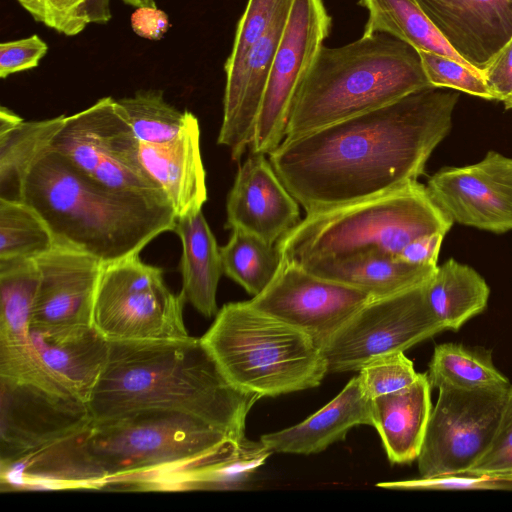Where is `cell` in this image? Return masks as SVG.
I'll return each mask as SVG.
<instances>
[{
    "mask_svg": "<svg viewBox=\"0 0 512 512\" xmlns=\"http://www.w3.org/2000/svg\"><path fill=\"white\" fill-rule=\"evenodd\" d=\"M458 97L441 88L419 90L283 141L268 157L306 214L384 194L418 181L451 129Z\"/></svg>",
    "mask_w": 512,
    "mask_h": 512,
    "instance_id": "cell-1",
    "label": "cell"
},
{
    "mask_svg": "<svg viewBox=\"0 0 512 512\" xmlns=\"http://www.w3.org/2000/svg\"><path fill=\"white\" fill-rule=\"evenodd\" d=\"M76 434L86 489H195L250 443L200 418L165 410L92 420Z\"/></svg>",
    "mask_w": 512,
    "mask_h": 512,
    "instance_id": "cell-2",
    "label": "cell"
},
{
    "mask_svg": "<svg viewBox=\"0 0 512 512\" xmlns=\"http://www.w3.org/2000/svg\"><path fill=\"white\" fill-rule=\"evenodd\" d=\"M259 399L234 386L201 338L189 336L110 341L107 363L87 405L93 420L142 410L180 412L243 442L246 417Z\"/></svg>",
    "mask_w": 512,
    "mask_h": 512,
    "instance_id": "cell-3",
    "label": "cell"
},
{
    "mask_svg": "<svg viewBox=\"0 0 512 512\" xmlns=\"http://www.w3.org/2000/svg\"><path fill=\"white\" fill-rule=\"evenodd\" d=\"M22 201L42 216L55 243L103 264L139 254L176 222L168 200L106 186L52 149L31 169Z\"/></svg>",
    "mask_w": 512,
    "mask_h": 512,
    "instance_id": "cell-4",
    "label": "cell"
},
{
    "mask_svg": "<svg viewBox=\"0 0 512 512\" xmlns=\"http://www.w3.org/2000/svg\"><path fill=\"white\" fill-rule=\"evenodd\" d=\"M413 47L386 33L319 50L300 84L283 141L373 111L431 88Z\"/></svg>",
    "mask_w": 512,
    "mask_h": 512,
    "instance_id": "cell-5",
    "label": "cell"
},
{
    "mask_svg": "<svg viewBox=\"0 0 512 512\" xmlns=\"http://www.w3.org/2000/svg\"><path fill=\"white\" fill-rule=\"evenodd\" d=\"M453 220L418 181L363 200L306 214L277 242L282 262L301 264L372 250L397 258L414 239L447 234Z\"/></svg>",
    "mask_w": 512,
    "mask_h": 512,
    "instance_id": "cell-6",
    "label": "cell"
},
{
    "mask_svg": "<svg viewBox=\"0 0 512 512\" xmlns=\"http://www.w3.org/2000/svg\"><path fill=\"white\" fill-rule=\"evenodd\" d=\"M201 340L234 386L260 398L317 387L328 373L311 337L249 301L223 305Z\"/></svg>",
    "mask_w": 512,
    "mask_h": 512,
    "instance_id": "cell-7",
    "label": "cell"
},
{
    "mask_svg": "<svg viewBox=\"0 0 512 512\" xmlns=\"http://www.w3.org/2000/svg\"><path fill=\"white\" fill-rule=\"evenodd\" d=\"M30 345H0V465L16 462L92 421Z\"/></svg>",
    "mask_w": 512,
    "mask_h": 512,
    "instance_id": "cell-8",
    "label": "cell"
},
{
    "mask_svg": "<svg viewBox=\"0 0 512 512\" xmlns=\"http://www.w3.org/2000/svg\"><path fill=\"white\" fill-rule=\"evenodd\" d=\"M185 303L166 285L163 270L136 254L103 264L92 325L109 341L183 339L190 336Z\"/></svg>",
    "mask_w": 512,
    "mask_h": 512,
    "instance_id": "cell-9",
    "label": "cell"
},
{
    "mask_svg": "<svg viewBox=\"0 0 512 512\" xmlns=\"http://www.w3.org/2000/svg\"><path fill=\"white\" fill-rule=\"evenodd\" d=\"M444 330L426 302L423 285L371 299L321 350L328 373L359 371L374 359L404 352Z\"/></svg>",
    "mask_w": 512,
    "mask_h": 512,
    "instance_id": "cell-10",
    "label": "cell"
},
{
    "mask_svg": "<svg viewBox=\"0 0 512 512\" xmlns=\"http://www.w3.org/2000/svg\"><path fill=\"white\" fill-rule=\"evenodd\" d=\"M51 149L106 186L168 200L144 169L139 141L117 111L112 97L101 98L90 107L66 116Z\"/></svg>",
    "mask_w": 512,
    "mask_h": 512,
    "instance_id": "cell-11",
    "label": "cell"
},
{
    "mask_svg": "<svg viewBox=\"0 0 512 512\" xmlns=\"http://www.w3.org/2000/svg\"><path fill=\"white\" fill-rule=\"evenodd\" d=\"M509 389L438 388L417 458L420 476L469 471L494 436Z\"/></svg>",
    "mask_w": 512,
    "mask_h": 512,
    "instance_id": "cell-12",
    "label": "cell"
},
{
    "mask_svg": "<svg viewBox=\"0 0 512 512\" xmlns=\"http://www.w3.org/2000/svg\"><path fill=\"white\" fill-rule=\"evenodd\" d=\"M331 24L323 0H294L271 66L250 153L270 155L283 142L295 94L328 37Z\"/></svg>",
    "mask_w": 512,
    "mask_h": 512,
    "instance_id": "cell-13",
    "label": "cell"
},
{
    "mask_svg": "<svg viewBox=\"0 0 512 512\" xmlns=\"http://www.w3.org/2000/svg\"><path fill=\"white\" fill-rule=\"evenodd\" d=\"M369 294L281 262L269 285L249 303L311 337L320 348L367 302Z\"/></svg>",
    "mask_w": 512,
    "mask_h": 512,
    "instance_id": "cell-14",
    "label": "cell"
},
{
    "mask_svg": "<svg viewBox=\"0 0 512 512\" xmlns=\"http://www.w3.org/2000/svg\"><path fill=\"white\" fill-rule=\"evenodd\" d=\"M426 188L453 222L493 233L512 230L511 157L489 151L477 163L442 168Z\"/></svg>",
    "mask_w": 512,
    "mask_h": 512,
    "instance_id": "cell-15",
    "label": "cell"
},
{
    "mask_svg": "<svg viewBox=\"0 0 512 512\" xmlns=\"http://www.w3.org/2000/svg\"><path fill=\"white\" fill-rule=\"evenodd\" d=\"M38 286L33 325H91L103 263L77 248L55 243L35 258Z\"/></svg>",
    "mask_w": 512,
    "mask_h": 512,
    "instance_id": "cell-16",
    "label": "cell"
},
{
    "mask_svg": "<svg viewBox=\"0 0 512 512\" xmlns=\"http://www.w3.org/2000/svg\"><path fill=\"white\" fill-rule=\"evenodd\" d=\"M266 154L250 153L238 166L226 200V229H240L277 244L300 221L298 201Z\"/></svg>",
    "mask_w": 512,
    "mask_h": 512,
    "instance_id": "cell-17",
    "label": "cell"
},
{
    "mask_svg": "<svg viewBox=\"0 0 512 512\" xmlns=\"http://www.w3.org/2000/svg\"><path fill=\"white\" fill-rule=\"evenodd\" d=\"M454 51L482 73L512 39V0H415Z\"/></svg>",
    "mask_w": 512,
    "mask_h": 512,
    "instance_id": "cell-18",
    "label": "cell"
},
{
    "mask_svg": "<svg viewBox=\"0 0 512 512\" xmlns=\"http://www.w3.org/2000/svg\"><path fill=\"white\" fill-rule=\"evenodd\" d=\"M30 346L42 366L88 402L108 360L110 341L91 325H30Z\"/></svg>",
    "mask_w": 512,
    "mask_h": 512,
    "instance_id": "cell-19",
    "label": "cell"
},
{
    "mask_svg": "<svg viewBox=\"0 0 512 512\" xmlns=\"http://www.w3.org/2000/svg\"><path fill=\"white\" fill-rule=\"evenodd\" d=\"M200 126L194 115L184 130L163 144L139 142L140 161L160 186L176 217L202 210L207 201Z\"/></svg>",
    "mask_w": 512,
    "mask_h": 512,
    "instance_id": "cell-20",
    "label": "cell"
},
{
    "mask_svg": "<svg viewBox=\"0 0 512 512\" xmlns=\"http://www.w3.org/2000/svg\"><path fill=\"white\" fill-rule=\"evenodd\" d=\"M357 425L373 426L372 399L364 393L358 375L335 398L304 421L264 434L260 442L271 452L309 455L343 440Z\"/></svg>",
    "mask_w": 512,
    "mask_h": 512,
    "instance_id": "cell-21",
    "label": "cell"
},
{
    "mask_svg": "<svg viewBox=\"0 0 512 512\" xmlns=\"http://www.w3.org/2000/svg\"><path fill=\"white\" fill-rule=\"evenodd\" d=\"M311 274L359 289L381 298L425 285L437 265H418L399 260L380 250L338 259H320L297 264Z\"/></svg>",
    "mask_w": 512,
    "mask_h": 512,
    "instance_id": "cell-22",
    "label": "cell"
},
{
    "mask_svg": "<svg viewBox=\"0 0 512 512\" xmlns=\"http://www.w3.org/2000/svg\"><path fill=\"white\" fill-rule=\"evenodd\" d=\"M427 373L410 386L372 399L373 427L391 463H409L420 454L432 411Z\"/></svg>",
    "mask_w": 512,
    "mask_h": 512,
    "instance_id": "cell-23",
    "label": "cell"
},
{
    "mask_svg": "<svg viewBox=\"0 0 512 512\" xmlns=\"http://www.w3.org/2000/svg\"><path fill=\"white\" fill-rule=\"evenodd\" d=\"M173 232L181 242V294L204 317L218 312L217 288L223 273L220 247L202 212L176 217Z\"/></svg>",
    "mask_w": 512,
    "mask_h": 512,
    "instance_id": "cell-24",
    "label": "cell"
},
{
    "mask_svg": "<svg viewBox=\"0 0 512 512\" xmlns=\"http://www.w3.org/2000/svg\"><path fill=\"white\" fill-rule=\"evenodd\" d=\"M426 302L445 330L457 331L487 306L490 288L472 267L449 259L424 285Z\"/></svg>",
    "mask_w": 512,
    "mask_h": 512,
    "instance_id": "cell-25",
    "label": "cell"
},
{
    "mask_svg": "<svg viewBox=\"0 0 512 512\" xmlns=\"http://www.w3.org/2000/svg\"><path fill=\"white\" fill-rule=\"evenodd\" d=\"M65 119V115H60L43 120H23L13 129L0 133V198L22 200L27 176L51 149Z\"/></svg>",
    "mask_w": 512,
    "mask_h": 512,
    "instance_id": "cell-26",
    "label": "cell"
},
{
    "mask_svg": "<svg viewBox=\"0 0 512 512\" xmlns=\"http://www.w3.org/2000/svg\"><path fill=\"white\" fill-rule=\"evenodd\" d=\"M359 5L368 11L363 34L386 33L417 51L445 55L473 69L447 43L415 0H359Z\"/></svg>",
    "mask_w": 512,
    "mask_h": 512,
    "instance_id": "cell-27",
    "label": "cell"
},
{
    "mask_svg": "<svg viewBox=\"0 0 512 512\" xmlns=\"http://www.w3.org/2000/svg\"><path fill=\"white\" fill-rule=\"evenodd\" d=\"M38 286L34 259H0V344H29Z\"/></svg>",
    "mask_w": 512,
    "mask_h": 512,
    "instance_id": "cell-28",
    "label": "cell"
},
{
    "mask_svg": "<svg viewBox=\"0 0 512 512\" xmlns=\"http://www.w3.org/2000/svg\"><path fill=\"white\" fill-rule=\"evenodd\" d=\"M427 377L433 388L475 390L512 386L494 366L490 352L453 343L435 346Z\"/></svg>",
    "mask_w": 512,
    "mask_h": 512,
    "instance_id": "cell-29",
    "label": "cell"
},
{
    "mask_svg": "<svg viewBox=\"0 0 512 512\" xmlns=\"http://www.w3.org/2000/svg\"><path fill=\"white\" fill-rule=\"evenodd\" d=\"M223 273L256 296L273 280L282 257L277 244L240 229H232L228 242L220 247Z\"/></svg>",
    "mask_w": 512,
    "mask_h": 512,
    "instance_id": "cell-30",
    "label": "cell"
},
{
    "mask_svg": "<svg viewBox=\"0 0 512 512\" xmlns=\"http://www.w3.org/2000/svg\"><path fill=\"white\" fill-rule=\"evenodd\" d=\"M116 109L141 143L163 144L176 138L193 113L180 111L165 101L161 90H139L115 100Z\"/></svg>",
    "mask_w": 512,
    "mask_h": 512,
    "instance_id": "cell-31",
    "label": "cell"
},
{
    "mask_svg": "<svg viewBox=\"0 0 512 512\" xmlns=\"http://www.w3.org/2000/svg\"><path fill=\"white\" fill-rule=\"evenodd\" d=\"M54 245L52 231L33 207L0 198V259H35Z\"/></svg>",
    "mask_w": 512,
    "mask_h": 512,
    "instance_id": "cell-32",
    "label": "cell"
},
{
    "mask_svg": "<svg viewBox=\"0 0 512 512\" xmlns=\"http://www.w3.org/2000/svg\"><path fill=\"white\" fill-rule=\"evenodd\" d=\"M35 21L66 36L89 24H104L111 17L110 0H17Z\"/></svg>",
    "mask_w": 512,
    "mask_h": 512,
    "instance_id": "cell-33",
    "label": "cell"
},
{
    "mask_svg": "<svg viewBox=\"0 0 512 512\" xmlns=\"http://www.w3.org/2000/svg\"><path fill=\"white\" fill-rule=\"evenodd\" d=\"M293 3L294 0H248L236 28L231 53L224 65L225 71L235 67L276 20L290 12Z\"/></svg>",
    "mask_w": 512,
    "mask_h": 512,
    "instance_id": "cell-34",
    "label": "cell"
},
{
    "mask_svg": "<svg viewBox=\"0 0 512 512\" xmlns=\"http://www.w3.org/2000/svg\"><path fill=\"white\" fill-rule=\"evenodd\" d=\"M425 75L435 88H451L486 100H495L483 74L445 55L417 51Z\"/></svg>",
    "mask_w": 512,
    "mask_h": 512,
    "instance_id": "cell-35",
    "label": "cell"
},
{
    "mask_svg": "<svg viewBox=\"0 0 512 512\" xmlns=\"http://www.w3.org/2000/svg\"><path fill=\"white\" fill-rule=\"evenodd\" d=\"M418 375L404 352H396L365 364L358 377L364 393L373 399L410 386Z\"/></svg>",
    "mask_w": 512,
    "mask_h": 512,
    "instance_id": "cell-36",
    "label": "cell"
},
{
    "mask_svg": "<svg viewBox=\"0 0 512 512\" xmlns=\"http://www.w3.org/2000/svg\"><path fill=\"white\" fill-rule=\"evenodd\" d=\"M469 472L512 482V386L494 436Z\"/></svg>",
    "mask_w": 512,
    "mask_h": 512,
    "instance_id": "cell-37",
    "label": "cell"
},
{
    "mask_svg": "<svg viewBox=\"0 0 512 512\" xmlns=\"http://www.w3.org/2000/svg\"><path fill=\"white\" fill-rule=\"evenodd\" d=\"M378 487L398 490H494L508 489L512 482L472 472L448 473L418 479L381 482Z\"/></svg>",
    "mask_w": 512,
    "mask_h": 512,
    "instance_id": "cell-38",
    "label": "cell"
},
{
    "mask_svg": "<svg viewBox=\"0 0 512 512\" xmlns=\"http://www.w3.org/2000/svg\"><path fill=\"white\" fill-rule=\"evenodd\" d=\"M47 51V44L38 35L1 43V78L37 67Z\"/></svg>",
    "mask_w": 512,
    "mask_h": 512,
    "instance_id": "cell-39",
    "label": "cell"
},
{
    "mask_svg": "<svg viewBox=\"0 0 512 512\" xmlns=\"http://www.w3.org/2000/svg\"><path fill=\"white\" fill-rule=\"evenodd\" d=\"M483 77L495 100L504 102L512 94V39L502 48Z\"/></svg>",
    "mask_w": 512,
    "mask_h": 512,
    "instance_id": "cell-40",
    "label": "cell"
},
{
    "mask_svg": "<svg viewBox=\"0 0 512 512\" xmlns=\"http://www.w3.org/2000/svg\"><path fill=\"white\" fill-rule=\"evenodd\" d=\"M446 234L433 233L418 237L408 243L397 258L418 265H437L442 241Z\"/></svg>",
    "mask_w": 512,
    "mask_h": 512,
    "instance_id": "cell-41",
    "label": "cell"
},
{
    "mask_svg": "<svg viewBox=\"0 0 512 512\" xmlns=\"http://www.w3.org/2000/svg\"><path fill=\"white\" fill-rule=\"evenodd\" d=\"M131 26L137 35L149 40H159L169 28V19L156 6L138 7L131 16Z\"/></svg>",
    "mask_w": 512,
    "mask_h": 512,
    "instance_id": "cell-42",
    "label": "cell"
},
{
    "mask_svg": "<svg viewBox=\"0 0 512 512\" xmlns=\"http://www.w3.org/2000/svg\"><path fill=\"white\" fill-rule=\"evenodd\" d=\"M23 120L24 119L18 116L16 113L2 106L0 109V133H4L13 129Z\"/></svg>",
    "mask_w": 512,
    "mask_h": 512,
    "instance_id": "cell-43",
    "label": "cell"
},
{
    "mask_svg": "<svg viewBox=\"0 0 512 512\" xmlns=\"http://www.w3.org/2000/svg\"><path fill=\"white\" fill-rule=\"evenodd\" d=\"M124 3L131 5L135 8L145 6H156L154 0H122Z\"/></svg>",
    "mask_w": 512,
    "mask_h": 512,
    "instance_id": "cell-44",
    "label": "cell"
},
{
    "mask_svg": "<svg viewBox=\"0 0 512 512\" xmlns=\"http://www.w3.org/2000/svg\"><path fill=\"white\" fill-rule=\"evenodd\" d=\"M503 103H504V106H505V108H506V109H512V94H511V96H510L507 100H505Z\"/></svg>",
    "mask_w": 512,
    "mask_h": 512,
    "instance_id": "cell-45",
    "label": "cell"
}]
</instances>
